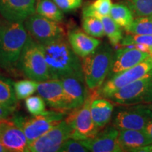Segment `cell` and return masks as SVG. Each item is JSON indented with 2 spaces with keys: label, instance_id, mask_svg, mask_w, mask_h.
Instances as JSON below:
<instances>
[{
  "label": "cell",
  "instance_id": "4fadbf2b",
  "mask_svg": "<svg viewBox=\"0 0 152 152\" xmlns=\"http://www.w3.org/2000/svg\"><path fill=\"white\" fill-rule=\"evenodd\" d=\"M0 142L12 152H29L28 142L20 127L9 119L0 121Z\"/></svg>",
  "mask_w": 152,
  "mask_h": 152
},
{
  "label": "cell",
  "instance_id": "83f0119b",
  "mask_svg": "<svg viewBox=\"0 0 152 152\" xmlns=\"http://www.w3.org/2000/svg\"><path fill=\"white\" fill-rule=\"evenodd\" d=\"M82 26L85 33L94 37H103L105 35L102 20L96 17H83Z\"/></svg>",
  "mask_w": 152,
  "mask_h": 152
},
{
  "label": "cell",
  "instance_id": "3957f363",
  "mask_svg": "<svg viewBox=\"0 0 152 152\" xmlns=\"http://www.w3.org/2000/svg\"><path fill=\"white\" fill-rule=\"evenodd\" d=\"M114 52L109 44L100 45L94 52L82 61L83 75L87 88L97 90L109 75Z\"/></svg>",
  "mask_w": 152,
  "mask_h": 152
},
{
  "label": "cell",
  "instance_id": "52a82bcc",
  "mask_svg": "<svg viewBox=\"0 0 152 152\" xmlns=\"http://www.w3.org/2000/svg\"><path fill=\"white\" fill-rule=\"evenodd\" d=\"M85 103L80 107L72 110L66 118V121L73 129L71 138L83 140L94 137L99 132V128L95 124L91 114V102L96 95V90H91Z\"/></svg>",
  "mask_w": 152,
  "mask_h": 152
},
{
  "label": "cell",
  "instance_id": "ba28073f",
  "mask_svg": "<svg viewBox=\"0 0 152 152\" xmlns=\"http://www.w3.org/2000/svg\"><path fill=\"white\" fill-rule=\"evenodd\" d=\"M152 118V104L123 105L113 113V125L118 130H144Z\"/></svg>",
  "mask_w": 152,
  "mask_h": 152
},
{
  "label": "cell",
  "instance_id": "8fae6325",
  "mask_svg": "<svg viewBox=\"0 0 152 152\" xmlns=\"http://www.w3.org/2000/svg\"><path fill=\"white\" fill-rule=\"evenodd\" d=\"M73 129L63 120L54 128L28 144L30 152H56L66 140L71 138Z\"/></svg>",
  "mask_w": 152,
  "mask_h": 152
},
{
  "label": "cell",
  "instance_id": "1f68e13d",
  "mask_svg": "<svg viewBox=\"0 0 152 152\" xmlns=\"http://www.w3.org/2000/svg\"><path fill=\"white\" fill-rule=\"evenodd\" d=\"M61 152H87L90 151L82 144L80 140L69 138L64 142L59 150Z\"/></svg>",
  "mask_w": 152,
  "mask_h": 152
},
{
  "label": "cell",
  "instance_id": "9a60e30c",
  "mask_svg": "<svg viewBox=\"0 0 152 152\" xmlns=\"http://www.w3.org/2000/svg\"><path fill=\"white\" fill-rule=\"evenodd\" d=\"M151 56L149 53L132 47H124V48L117 49L114 52L113 62L107 78L134 67Z\"/></svg>",
  "mask_w": 152,
  "mask_h": 152
},
{
  "label": "cell",
  "instance_id": "e575fe53",
  "mask_svg": "<svg viewBox=\"0 0 152 152\" xmlns=\"http://www.w3.org/2000/svg\"><path fill=\"white\" fill-rule=\"evenodd\" d=\"M144 132L147 134V135L149 137V138L151 139L152 141V118L150 119V121L148 122L147 125L145 126V128L144 129Z\"/></svg>",
  "mask_w": 152,
  "mask_h": 152
},
{
  "label": "cell",
  "instance_id": "74e56055",
  "mask_svg": "<svg viewBox=\"0 0 152 152\" xmlns=\"http://www.w3.org/2000/svg\"><path fill=\"white\" fill-rule=\"evenodd\" d=\"M3 120H5V119H2V118H0V121H3Z\"/></svg>",
  "mask_w": 152,
  "mask_h": 152
},
{
  "label": "cell",
  "instance_id": "6da1fadb",
  "mask_svg": "<svg viewBox=\"0 0 152 152\" xmlns=\"http://www.w3.org/2000/svg\"><path fill=\"white\" fill-rule=\"evenodd\" d=\"M40 45L45 54L50 79L60 80L68 76L84 75L82 61L65 38Z\"/></svg>",
  "mask_w": 152,
  "mask_h": 152
},
{
  "label": "cell",
  "instance_id": "484cf974",
  "mask_svg": "<svg viewBox=\"0 0 152 152\" xmlns=\"http://www.w3.org/2000/svg\"><path fill=\"white\" fill-rule=\"evenodd\" d=\"M124 30L128 34L152 35V18L151 16L136 17L132 23Z\"/></svg>",
  "mask_w": 152,
  "mask_h": 152
},
{
  "label": "cell",
  "instance_id": "4dcf8cb0",
  "mask_svg": "<svg viewBox=\"0 0 152 152\" xmlns=\"http://www.w3.org/2000/svg\"><path fill=\"white\" fill-rule=\"evenodd\" d=\"M133 44H143L152 49V35H142L127 34L123 36L120 45L122 47H127Z\"/></svg>",
  "mask_w": 152,
  "mask_h": 152
},
{
  "label": "cell",
  "instance_id": "ffe728a7",
  "mask_svg": "<svg viewBox=\"0 0 152 152\" xmlns=\"http://www.w3.org/2000/svg\"><path fill=\"white\" fill-rule=\"evenodd\" d=\"M91 114L93 121L99 128H103L111 121L113 115V104L108 99L99 97L96 94L91 102Z\"/></svg>",
  "mask_w": 152,
  "mask_h": 152
},
{
  "label": "cell",
  "instance_id": "d4e9b609",
  "mask_svg": "<svg viewBox=\"0 0 152 152\" xmlns=\"http://www.w3.org/2000/svg\"><path fill=\"white\" fill-rule=\"evenodd\" d=\"M113 4L111 0H95L94 2L86 6L83 10V17H102L109 16Z\"/></svg>",
  "mask_w": 152,
  "mask_h": 152
},
{
  "label": "cell",
  "instance_id": "7402d4cb",
  "mask_svg": "<svg viewBox=\"0 0 152 152\" xmlns=\"http://www.w3.org/2000/svg\"><path fill=\"white\" fill-rule=\"evenodd\" d=\"M36 13L57 23L64 20V11L53 0H39L36 5Z\"/></svg>",
  "mask_w": 152,
  "mask_h": 152
},
{
  "label": "cell",
  "instance_id": "d590c367",
  "mask_svg": "<svg viewBox=\"0 0 152 152\" xmlns=\"http://www.w3.org/2000/svg\"><path fill=\"white\" fill-rule=\"evenodd\" d=\"M137 152H152V144L139 149Z\"/></svg>",
  "mask_w": 152,
  "mask_h": 152
},
{
  "label": "cell",
  "instance_id": "7c38bea8",
  "mask_svg": "<svg viewBox=\"0 0 152 152\" xmlns=\"http://www.w3.org/2000/svg\"><path fill=\"white\" fill-rule=\"evenodd\" d=\"M64 89L66 111H72L80 107L88 96L84 75H71L60 79Z\"/></svg>",
  "mask_w": 152,
  "mask_h": 152
},
{
  "label": "cell",
  "instance_id": "2e32d148",
  "mask_svg": "<svg viewBox=\"0 0 152 152\" xmlns=\"http://www.w3.org/2000/svg\"><path fill=\"white\" fill-rule=\"evenodd\" d=\"M36 0H0V14L9 22L24 23L36 12Z\"/></svg>",
  "mask_w": 152,
  "mask_h": 152
},
{
  "label": "cell",
  "instance_id": "f35d334b",
  "mask_svg": "<svg viewBox=\"0 0 152 152\" xmlns=\"http://www.w3.org/2000/svg\"><path fill=\"white\" fill-rule=\"evenodd\" d=\"M151 18H152V16H151Z\"/></svg>",
  "mask_w": 152,
  "mask_h": 152
},
{
  "label": "cell",
  "instance_id": "277c9868",
  "mask_svg": "<svg viewBox=\"0 0 152 152\" xmlns=\"http://www.w3.org/2000/svg\"><path fill=\"white\" fill-rule=\"evenodd\" d=\"M17 70L25 77L36 82L50 79L48 67L40 44L29 35L20 54Z\"/></svg>",
  "mask_w": 152,
  "mask_h": 152
},
{
  "label": "cell",
  "instance_id": "f1b7e54d",
  "mask_svg": "<svg viewBox=\"0 0 152 152\" xmlns=\"http://www.w3.org/2000/svg\"><path fill=\"white\" fill-rule=\"evenodd\" d=\"M128 2L136 17L152 16V0H128Z\"/></svg>",
  "mask_w": 152,
  "mask_h": 152
},
{
  "label": "cell",
  "instance_id": "30bf717a",
  "mask_svg": "<svg viewBox=\"0 0 152 152\" xmlns=\"http://www.w3.org/2000/svg\"><path fill=\"white\" fill-rule=\"evenodd\" d=\"M152 69V56L137 64L134 67L126 70L107 78L103 85L96 90L99 97L106 99L119 89L137 80Z\"/></svg>",
  "mask_w": 152,
  "mask_h": 152
},
{
  "label": "cell",
  "instance_id": "d6a6232c",
  "mask_svg": "<svg viewBox=\"0 0 152 152\" xmlns=\"http://www.w3.org/2000/svg\"><path fill=\"white\" fill-rule=\"evenodd\" d=\"M64 12L75 10L80 7L83 0H53Z\"/></svg>",
  "mask_w": 152,
  "mask_h": 152
},
{
  "label": "cell",
  "instance_id": "8d00e7d4",
  "mask_svg": "<svg viewBox=\"0 0 152 152\" xmlns=\"http://www.w3.org/2000/svg\"><path fill=\"white\" fill-rule=\"evenodd\" d=\"M8 149L6 148L3 145V144L0 142V152H8Z\"/></svg>",
  "mask_w": 152,
  "mask_h": 152
},
{
  "label": "cell",
  "instance_id": "ac0fdd59",
  "mask_svg": "<svg viewBox=\"0 0 152 152\" xmlns=\"http://www.w3.org/2000/svg\"><path fill=\"white\" fill-rule=\"evenodd\" d=\"M68 41L74 52L80 58L92 54L101 45V41L79 29L69 30Z\"/></svg>",
  "mask_w": 152,
  "mask_h": 152
},
{
  "label": "cell",
  "instance_id": "7a4b0ae2",
  "mask_svg": "<svg viewBox=\"0 0 152 152\" xmlns=\"http://www.w3.org/2000/svg\"><path fill=\"white\" fill-rule=\"evenodd\" d=\"M23 23L0 22V67L14 71L28 38Z\"/></svg>",
  "mask_w": 152,
  "mask_h": 152
},
{
  "label": "cell",
  "instance_id": "f546056e",
  "mask_svg": "<svg viewBox=\"0 0 152 152\" xmlns=\"http://www.w3.org/2000/svg\"><path fill=\"white\" fill-rule=\"evenodd\" d=\"M46 104V102L39 95L29 96L25 101L26 109L33 115H41L45 113L47 111Z\"/></svg>",
  "mask_w": 152,
  "mask_h": 152
},
{
  "label": "cell",
  "instance_id": "9c48e42d",
  "mask_svg": "<svg viewBox=\"0 0 152 152\" xmlns=\"http://www.w3.org/2000/svg\"><path fill=\"white\" fill-rule=\"evenodd\" d=\"M28 35L40 45H46L65 38L64 28L58 23L35 13L24 21Z\"/></svg>",
  "mask_w": 152,
  "mask_h": 152
},
{
  "label": "cell",
  "instance_id": "cb8c5ba5",
  "mask_svg": "<svg viewBox=\"0 0 152 152\" xmlns=\"http://www.w3.org/2000/svg\"><path fill=\"white\" fill-rule=\"evenodd\" d=\"M100 19L103 23L105 35L109 39L110 44L113 47L118 46L123 37L121 27L110 16L102 17Z\"/></svg>",
  "mask_w": 152,
  "mask_h": 152
},
{
  "label": "cell",
  "instance_id": "44dd1931",
  "mask_svg": "<svg viewBox=\"0 0 152 152\" xmlns=\"http://www.w3.org/2000/svg\"><path fill=\"white\" fill-rule=\"evenodd\" d=\"M18 104V99L15 92L14 82L0 77V105L15 111Z\"/></svg>",
  "mask_w": 152,
  "mask_h": 152
},
{
  "label": "cell",
  "instance_id": "5bb4252c",
  "mask_svg": "<svg viewBox=\"0 0 152 152\" xmlns=\"http://www.w3.org/2000/svg\"><path fill=\"white\" fill-rule=\"evenodd\" d=\"M119 130L113 126L106 128L94 137L80 140L82 144L92 152H122L120 145Z\"/></svg>",
  "mask_w": 152,
  "mask_h": 152
},
{
  "label": "cell",
  "instance_id": "e0dca14e",
  "mask_svg": "<svg viewBox=\"0 0 152 152\" xmlns=\"http://www.w3.org/2000/svg\"><path fill=\"white\" fill-rule=\"evenodd\" d=\"M37 91L38 95L45 100L49 107L56 111H66L65 97L61 80L49 79L39 82Z\"/></svg>",
  "mask_w": 152,
  "mask_h": 152
},
{
  "label": "cell",
  "instance_id": "8992f818",
  "mask_svg": "<svg viewBox=\"0 0 152 152\" xmlns=\"http://www.w3.org/2000/svg\"><path fill=\"white\" fill-rule=\"evenodd\" d=\"M66 116L64 112L47 111L41 115L30 118L16 116L11 121L20 127L27 137L28 144L54 128Z\"/></svg>",
  "mask_w": 152,
  "mask_h": 152
},
{
  "label": "cell",
  "instance_id": "4316f807",
  "mask_svg": "<svg viewBox=\"0 0 152 152\" xmlns=\"http://www.w3.org/2000/svg\"><path fill=\"white\" fill-rule=\"evenodd\" d=\"M38 82L30 79L22 80L14 83V87L18 100L27 99L37 90Z\"/></svg>",
  "mask_w": 152,
  "mask_h": 152
},
{
  "label": "cell",
  "instance_id": "836d02e7",
  "mask_svg": "<svg viewBox=\"0 0 152 152\" xmlns=\"http://www.w3.org/2000/svg\"><path fill=\"white\" fill-rule=\"evenodd\" d=\"M14 111L5 107V106L0 105V118L2 119H9V117L14 113Z\"/></svg>",
  "mask_w": 152,
  "mask_h": 152
},
{
  "label": "cell",
  "instance_id": "603a6c76",
  "mask_svg": "<svg viewBox=\"0 0 152 152\" xmlns=\"http://www.w3.org/2000/svg\"><path fill=\"white\" fill-rule=\"evenodd\" d=\"M110 16L118 26L125 29L134 20V14L128 6L123 4H114L112 5Z\"/></svg>",
  "mask_w": 152,
  "mask_h": 152
},
{
  "label": "cell",
  "instance_id": "5b68a950",
  "mask_svg": "<svg viewBox=\"0 0 152 152\" xmlns=\"http://www.w3.org/2000/svg\"><path fill=\"white\" fill-rule=\"evenodd\" d=\"M106 99L121 106L152 104V69L141 78L119 89Z\"/></svg>",
  "mask_w": 152,
  "mask_h": 152
},
{
  "label": "cell",
  "instance_id": "d6986e66",
  "mask_svg": "<svg viewBox=\"0 0 152 152\" xmlns=\"http://www.w3.org/2000/svg\"><path fill=\"white\" fill-rule=\"evenodd\" d=\"M118 140L123 151L137 152L140 148L152 144V141L144 130H119Z\"/></svg>",
  "mask_w": 152,
  "mask_h": 152
}]
</instances>
